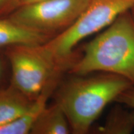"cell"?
<instances>
[{
	"label": "cell",
	"mask_w": 134,
	"mask_h": 134,
	"mask_svg": "<svg viewBox=\"0 0 134 134\" xmlns=\"http://www.w3.org/2000/svg\"><path fill=\"white\" fill-rule=\"evenodd\" d=\"M75 75L65 81L55 94L75 134L88 133L104 109L132 86L126 78L113 73Z\"/></svg>",
	"instance_id": "cell-1"
},
{
	"label": "cell",
	"mask_w": 134,
	"mask_h": 134,
	"mask_svg": "<svg viewBox=\"0 0 134 134\" xmlns=\"http://www.w3.org/2000/svg\"><path fill=\"white\" fill-rule=\"evenodd\" d=\"M75 75L95 72L119 75L134 84V24L130 10L117 17L85 46L68 71Z\"/></svg>",
	"instance_id": "cell-2"
},
{
	"label": "cell",
	"mask_w": 134,
	"mask_h": 134,
	"mask_svg": "<svg viewBox=\"0 0 134 134\" xmlns=\"http://www.w3.org/2000/svg\"><path fill=\"white\" fill-rule=\"evenodd\" d=\"M134 6V0H90L76 21L70 27L43 43L53 59L69 71L78 58L74 49L82 40L111 24Z\"/></svg>",
	"instance_id": "cell-3"
},
{
	"label": "cell",
	"mask_w": 134,
	"mask_h": 134,
	"mask_svg": "<svg viewBox=\"0 0 134 134\" xmlns=\"http://www.w3.org/2000/svg\"><path fill=\"white\" fill-rule=\"evenodd\" d=\"M10 67L9 84L35 100L66 71L43 44L16 45L4 49Z\"/></svg>",
	"instance_id": "cell-4"
},
{
	"label": "cell",
	"mask_w": 134,
	"mask_h": 134,
	"mask_svg": "<svg viewBox=\"0 0 134 134\" xmlns=\"http://www.w3.org/2000/svg\"><path fill=\"white\" fill-rule=\"evenodd\" d=\"M90 0H46L21 6L7 18L26 29L52 36L70 27Z\"/></svg>",
	"instance_id": "cell-5"
},
{
	"label": "cell",
	"mask_w": 134,
	"mask_h": 134,
	"mask_svg": "<svg viewBox=\"0 0 134 134\" xmlns=\"http://www.w3.org/2000/svg\"><path fill=\"white\" fill-rule=\"evenodd\" d=\"M52 37L23 27L7 17L0 18V48L16 45L43 44Z\"/></svg>",
	"instance_id": "cell-6"
},
{
	"label": "cell",
	"mask_w": 134,
	"mask_h": 134,
	"mask_svg": "<svg viewBox=\"0 0 134 134\" xmlns=\"http://www.w3.org/2000/svg\"><path fill=\"white\" fill-rule=\"evenodd\" d=\"M34 101L9 83L0 88V126L24 114Z\"/></svg>",
	"instance_id": "cell-7"
},
{
	"label": "cell",
	"mask_w": 134,
	"mask_h": 134,
	"mask_svg": "<svg viewBox=\"0 0 134 134\" xmlns=\"http://www.w3.org/2000/svg\"><path fill=\"white\" fill-rule=\"evenodd\" d=\"M58 86L53 83L43 91L33 104L24 114L16 120L0 126V134H28L31 133L34 124L42 110L47 106L48 99Z\"/></svg>",
	"instance_id": "cell-8"
},
{
	"label": "cell",
	"mask_w": 134,
	"mask_h": 134,
	"mask_svg": "<svg viewBox=\"0 0 134 134\" xmlns=\"http://www.w3.org/2000/svg\"><path fill=\"white\" fill-rule=\"evenodd\" d=\"M71 132L63 109L55 103L42 110L34 124L32 134H68Z\"/></svg>",
	"instance_id": "cell-9"
},
{
	"label": "cell",
	"mask_w": 134,
	"mask_h": 134,
	"mask_svg": "<svg viewBox=\"0 0 134 134\" xmlns=\"http://www.w3.org/2000/svg\"><path fill=\"white\" fill-rule=\"evenodd\" d=\"M133 129V113H129L117 105L110 110L104 124L99 127L98 132L102 134H130Z\"/></svg>",
	"instance_id": "cell-10"
},
{
	"label": "cell",
	"mask_w": 134,
	"mask_h": 134,
	"mask_svg": "<svg viewBox=\"0 0 134 134\" xmlns=\"http://www.w3.org/2000/svg\"><path fill=\"white\" fill-rule=\"evenodd\" d=\"M4 49L0 48V88L8 85L10 80V67Z\"/></svg>",
	"instance_id": "cell-11"
},
{
	"label": "cell",
	"mask_w": 134,
	"mask_h": 134,
	"mask_svg": "<svg viewBox=\"0 0 134 134\" xmlns=\"http://www.w3.org/2000/svg\"><path fill=\"white\" fill-rule=\"evenodd\" d=\"M115 100L132 109L134 114V88L133 87H130L124 91Z\"/></svg>",
	"instance_id": "cell-12"
},
{
	"label": "cell",
	"mask_w": 134,
	"mask_h": 134,
	"mask_svg": "<svg viewBox=\"0 0 134 134\" xmlns=\"http://www.w3.org/2000/svg\"><path fill=\"white\" fill-rule=\"evenodd\" d=\"M16 0H0V18H6L14 11Z\"/></svg>",
	"instance_id": "cell-13"
},
{
	"label": "cell",
	"mask_w": 134,
	"mask_h": 134,
	"mask_svg": "<svg viewBox=\"0 0 134 134\" xmlns=\"http://www.w3.org/2000/svg\"><path fill=\"white\" fill-rule=\"evenodd\" d=\"M46 1V0H16L14 3V11L16 9H17V8L21 7V6L34 4V3L42 2V1Z\"/></svg>",
	"instance_id": "cell-14"
},
{
	"label": "cell",
	"mask_w": 134,
	"mask_h": 134,
	"mask_svg": "<svg viewBox=\"0 0 134 134\" xmlns=\"http://www.w3.org/2000/svg\"><path fill=\"white\" fill-rule=\"evenodd\" d=\"M130 15H131L132 21H133V23L134 24V6H132L131 9H130Z\"/></svg>",
	"instance_id": "cell-15"
}]
</instances>
